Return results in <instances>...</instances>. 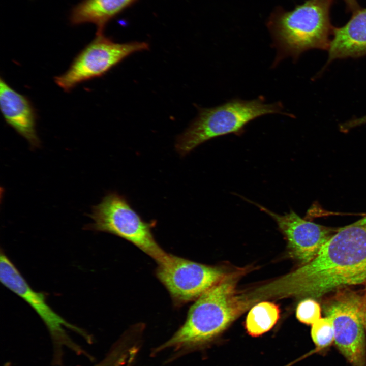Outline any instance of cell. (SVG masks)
I'll list each match as a JSON object with an SVG mask.
<instances>
[{"instance_id": "cell-4", "label": "cell", "mask_w": 366, "mask_h": 366, "mask_svg": "<svg viewBox=\"0 0 366 366\" xmlns=\"http://www.w3.org/2000/svg\"><path fill=\"white\" fill-rule=\"evenodd\" d=\"M280 102L267 103L264 99H231L211 108H200L197 117L176 139L175 149L181 156L219 136L239 134L251 121L263 115L286 114Z\"/></svg>"}, {"instance_id": "cell-9", "label": "cell", "mask_w": 366, "mask_h": 366, "mask_svg": "<svg viewBox=\"0 0 366 366\" xmlns=\"http://www.w3.org/2000/svg\"><path fill=\"white\" fill-rule=\"evenodd\" d=\"M156 274L175 305L195 300L225 274L217 267L201 264L170 254L158 264Z\"/></svg>"}, {"instance_id": "cell-15", "label": "cell", "mask_w": 366, "mask_h": 366, "mask_svg": "<svg viewBox=\"0 0 366 366\" xmlns=\"http://www.w3.org/2000/svg\"><path fill=\"white\" fill-rule=\"evenodd\" d=\"M311 336L317 351L325 352L334 341V330L331 319L328 317L321 318L311 327Z\"/></svg>"}, {"instance_id": "cell-16", "label": "cell", "mask_w": 366, "mask_h": 366, "mask_svg": "<svg viewBox=\"0 0 366 366\" xmlns=\"http://www.w3.org/2000/svg\"><path fill=\"white\" fill-rule=\"evenodd\" d=\"M296 315L300 322L312 325L321 318V308L315 299L306 298L298 304Z\"/></svg>"}, {"instance_id": "cell-13", "label": "cell", "mask_w": 366, "mask_h": 366, "mask_svg": "<svg viewBox=\"0 0 366 366\" xmlns=\"http://www.w3.org/2000/svg\"><path fill=\"white\" fill-rule=\"evenodd\" d=\"M138 0H82L71 10V24H95L96 34L103 33L107 23Z\"/></svg>"}, {"instance_id": "cell-22", "label": "cell", "mask_w": 366, "mask_h": 366, "mask_svg": "<svg viewBox=\"0 0 366 366\" xmlns=\"http://www.w3.org/2000/svg\"><path fill=\"white\" fill-rule=\"evenodd\" d=\"M365 283L366 284V282H365Z\"/></svg>"}, {"instance_id": "cell-10", "label": "cell", "mask_w": 366, "mask_h": 366, "mask_svg": "<svg viewBox=\"0 0 366 366\" xmlns=\"http://www.w3.org/2000/svg\"><path fill=\"white\" fill-rule=\"evenodd\" d=\"M252 202L276 222L286 239L290 256L302 265L312 260L339 229L306 220L293 210L280 215Z\"/></svg>"}, {"instance_id": "cell-20", "label": "cell", "mask_w": 366, "mask_h": 366, "mask_svg": "<svg viewBox=\"0 0 366 366\" xmlns=\"http://www.w3.org/2000/svg\"><path fill=\"white\" fill-rule=\"evenodd\" d=\"M364 328H365V332L366 334V309L364 312Z\"/></svg>"}, {"instance_id": "cell-19", "label": "cell", "mask_w": 366, "mask_h": 366, "mask_svg": "<svg viewBox=\"0 0 366 366\" xmlns=\"http://www.w3.org/2000/svg\"><path fill=\"white\" fill-rule=\"evenodd\" d=\"M365 123L366 115L358 118L352 119L350 121V125L353 128L356 126H359Z\"/></svg>"}, {"instance_id": "cell-3", "label": "cell", "mask_w": 366, "mask_h": 366, "mask_svg": "<svg viewBox=\"0 0 366 366\" xmlns=\"http://www.w3.org/2000/svg\"><path fill=\"white\" fill-rule=\"evenodd\" d=\"M333 1L307 0L290 11L274 10L267 23L277 49L273 65L286 57L296 60L311 49L328 50L334 28L330 15Z\"/></svg>"}, {"instance_id": "cell-12", "label": "cell", "mask_w": 366, "mask_h": 366, "mask_svg": "<svg viewBox=\"0 0 366 366\" xmlns=\"http://www.w3.org/2000/svg\"><path fill=\"white\" fill-rule=\"evenodd\" d=\"M352 13L344 25L334 27L325 67L336 59L366 56V8Z\"/></svg>"}, {"instance_id": "cell-17", "label": "cell", "mask_w": 366, "mask_h": 366, "mask_svg": "<svg viewBox=\"0 0 366 366\" xmlns=\"http://www.w3.org/2000/svg\"><path fill=\"white\" fill-rule=\"evenodd\" d=\"M127 358L123 348L114 344L102 359L92 366H124Z\"/></svg>"}, {"instance_id": "cell-21", "label": "cell", "mask_w": 366, "mask_h": 366, "mask_svg": "<svg viewBox=\"0 0 366 366\" xmlns=\"http://www.w3.org/2000/svg\"><path fill=\"white\" fill-rule=\"evenodd\" d=\"M3 366H11V365L9 364H5Z\"/></svg>"}, {"instance_id": "cell-8", "label": "cell", "mask_w": 366, "mask_h": 366, "mask_svg": "<svg viewBox=\"0 0 366 366\" xmlns=\"http://www.w3.org/2000/svg\"><path fill=\"white\" fill-rule=\"evenodd\" d=\"M366 301L351 292H343L324 306L334 330V343L352 366H366L364 315Z\"/></svg>"}, {"instance_id": "cell-7", "label": "cell", "mask_w": 366, "mask_h": 366, "mask_svg": "<svg viewBox=\"0 0 366 366\" xmlns=\"http://www.w3.org/2000/svg\"><path fill=\"white\" fill-rule=\"evenodd\" d=\"M149 49L145 42L117 43L103 33L95 38L75 57L68 69L54 77L56 84L69 92L79 84L105 75L129 55Z\"/></svg>"}, {"instance_id": "cell-1", "label": "cell", "mask_w": 366, "mask_h": 366, "mask_svg": "<svg viewBox=\"0 0 366 366\" xmlns=\"http://www.w3.org/2000/svg\"><path fill=\"white\" fill-rule=\"evenodd\" d=\"M366 282V216L339 228L309 263L260 288L263 298H318Z\"/></svg>"}, {"instance_id": "cell-5", "label": "cell", "mask_w": 366, "mask_h": 366, "mask_svg": "<svg viewBox=\"0 0 366 366\" xmlns=\"http://www.w3.org/2000/svg\"><path fill=\"white\" fill-rule=\"evenodd\" d=\"M0 280L3 285L27 302L44 323L51 340L53 366H63L65 349H68L76 355L85 357L91 361H94V356L73 340L66 328L81 336L89 344H93V337L56 313L47 303L45 295L36 291L29 286L2 249L0 255Z\"/></svg>"}, {"instance_id": "cell-2", "label": "cell", "mask_w": 366, "mask_h": 366, "mask_svg": "<svg viewBox=\"0 0 366 366\" xmlns=\"http://www.w3.org/2000/svg\"><path fill=\"white\" fill-rule=\"evenodd\" d=\"M238 273L225 274L196 299L184 324L157 351L199 347L224 331L251 305L246 296L237 293Z\"/></svg>"}, {"instance_id": "cell-18", "label": "cell", "mask_w": 366, "mask_h": 366, "mask_svg": "<svg viewBox=\"0 0 366 366\" xmlns=\"http://www.w3.org/2000/svg\"><path fill=\"white\" fill-rule=\"evenodd\" d=\"M346 5V9L347 12H352L356 11L359 9V6L357 0H343Z\"/></svg>"}, {"instance_id": "cell-6", "label": "cell", "mask_w": 366, "mask_h": 366, "mask_svg": "<svg viewBox=\"0 0 366 366\" xmlns=\"http://www.w3.org/2000/svg\"><path fill=\"white\" fill-rule=\"evenodd\" d=\"M89 217L93 222L84 228L109 233L136 246L157 264L169 256L159 246L152 232L154 223L146 222L133 209L127 199L116 192L108 193L92 208Z\"/></svg>"}, {"instance_id": "cell-11", "label": "cell", "mask_w": 366, "mask_h": 366, "mask_svg": "<svg viewBox=\"0 0 366 366\" xmlns=\"http://www.w3.org/2000/svg\"><path fill=\"white\" fill-rule=\"evenodd\" d=\"M0 107L6 123L24 138L32 149L41 141L36 131L37 115L32 103L25 96L0 79Z\"/></svg>"}, {"instance_id": "cell-14", "label": "cell", "mask_w": 366, "mask_h": 366, "mask_svg": "<svg viewBox=\"0 0 366 366\" xmlns=\"http://www.w3.org/2000/svg\"><path fill=\"white\" fill-rule=\"evenodd\" d=\"M280 316L279 306L270 301H261L249 311L245 323L247 333L257 337L269 331L276 325Z\"/></svg>"}]
</instances>
